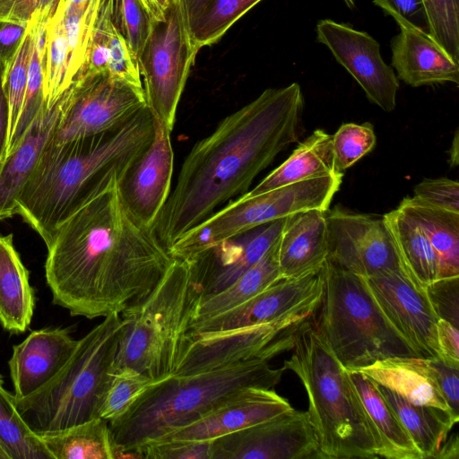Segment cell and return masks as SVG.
I'll return each instance as SVG.
<instances>
[{
  "instance_id": "obj_3",
  "label": "cell",
  "mask_w": 459,
  "mask_h": 459,
  "mask_svg": "<svg viewBox=\"0 0 459 459\" xmlns=\"http://www.w3.org/2000/svg\"><path fill=\"white\" fill-rule=\"evenodd\" d=\"M154 125L146 105L114 130L59 144L49 141L17 198L16 214L48 247L62 222L114 178L120 180L144 153Z\"/></svg>"
},
{
  "instance_id": "obj_28",
  "label": "cell",
  "mask_w": 459,
  "mask_h": 459,
  "mask_svg": "<svg viewBox=\"0 0 459 459\" xmlns=\"http://www.w3.org/2000/svg\"><path fill=\"white\" fill-rule=\"evenodd\" d=\"M402 266L420 288L439 280V260L420 224L401 208L383 215Z\"/></svg>"
},
{
  "instance_id": "obj_8",
  "label": "cell",
  "mask_w": 459,
  "mask_h": 459,
  "mask_svg": "<svg viewBox=\"0 0 459 459\" xmlns=\"http://www.w3.org/2000/svg\"><path fill=\"white\" fill-rule=\"evenodd\" d=\"M319 276L322 294L315 324L345 369L391 357L420 358L382 312L361 276L327 259Z\"/></svg>"
},
{
  "instance_id": "obj_58",
  "label": "cell",
  "mask_w": 459,
  "mask_h": 459,
  "mask_svg": "<svg viewBox=\"0 0 459 459\" xmlns=\"http://www.w3.org/2000/svg\"><path fill=\"white\" fill-rule=\"evenodd\" d=\"M0 459H10L8 455L4 452V450L0 446Z\"/></svg>"
},
{
  "instance_id": "obj_26",
  "label": "cell",
  "mask_w": 459,
  "mask_h": 459,
  "mask_svg": "<svg viewBox=\"0 0 459 459\" xmlns=\"http://www.w3.org/2000/svg\"><path fill=\"white\" fill-rule=\"evenodd\" d=\"M347 371L372 428L379 458L422 459L377 383L359 370Z\"/></svg>"
},
{
  "instance_id": "obj_37",
  "label": "cell",
  "mask_w": 459,
  "mask_h": 459,
  "mask_svg": "<svg viewBox=\"0 0 459 459\" xmlns=\"http://www.w3.org/2000/svg\"><path fill=\"white\" fill-rule=\"evenodd\" d=\"M45 96L54 104L70 87V49L61 8L56 5L45 27Z\"/></svg>"
},
{
  "instance_id": "obj_1",
  "label": "cell",
  "mask_w": 459,
  "mask_h": 459,
  "mask_svg": "<svg viewBox=\"0 0 459 459\" xmlns=\"http://www.w3.org/2000/svg\"><path fill=\"white\" fill-rule=\"evenodd\" d=\"M118 178L62 222L47 247L52 302L88 319L144 299L174 259L126 210Z\"/></svg>"
},
{
  "instance_id": "obj_19",
  "label": "cell",
  "mask_w": 459,
  "mask_h": 459,
  "mask_svg": "<svg viewBox=\"0 0 459 459\" xmlns=\"http://www.w3.org/2000/svg\"><path fill=\"white\" fill-rule=\"evenodd\" d=\"M285 219L225 239L188 261L203 297L224 290L255 264L279 238Z\"/></svg>"
},
{
  "instance_id": "obj_14",
  "label": "cell",
  "mask_w": 459,
  "mask_h": 459,
  "mask_svg": "<svg viewBox=\"0 0 459 459\" xmlns=\"http://www.w3.org/2000/svg\"><path fill=\"white\" fill-rule=\"evenodd\" d=\"M211 459H321L307 411L291 409L212 441Z\"/></svg>"
},
{
  "instance_id": "obj_18",
  "label": "cell",
  "mask_w": 459,
  "mask_h": 459,
  "mask_svg": "<svg viewBox=\"0 0 459 459\" xmlns=\"http://www.w3.org/2000/svg\"><path fill=\"white\" fill-rule=\"evenodd\" d=\"M170 133L155 118L152 143L118 181L123 204L151 230L170 194L174 164Z\"/></svg>"
},
{
  "instance_id": "obj_16",
  "label": "cell",
  "mask_w": 459,
  "mask_h": 459,
  "mask_svg": "<svg viewBox=\"0 0 459 459\" xmlns=\"http://www.w3.org/2000/svg\"><path fill=\"white\" fill-rule=\"evenodd\" d=\"M316 32L317 41L355 79L370 102L385 112L395 108L399 79L382 58L380 45L374 38L330 19L319 21Z\"/></svg>"
},
{
  "instance_id": "obj_57",
  "label": "cell",
  "mask_w": 459,
  "mask_h": 459,
  "mask_svg": "<svg viewBox=\"0 0 459 459\" xmlns=\"http://www.w3.org/2000/svg\"><path fill=\"white\" fill-rule=\"evenodd\" d=\"M346 6L350 9H353L356 6L355 0H342Z\"/></svg>"
},
{
  "instance_id": "obj_38",
  "label": "cell",
  "mask_w": 459,
  "mask_h": 459,
  "mask_svg": "<svg viewBox=\"0 0 459 459\" xmlns=\"http://www.w3.org/2000/svg\"><path fill=\"white\" fill-rule=\"evenodd\" d=\"M262 0H211L188 29L193 47L198 52L221 39L247 12Z\"/></svg>"
},
{
  "instance_id": "obj_31",
  "label": "cell",
  "mask_w": 459,
  "mask_h": 459,
  "mask_svg": "<svg viewBox=\"0 0 459 459\" xmlns=\"http://www.w3.org/2000/svg\"><path fill=\"white\" fill-rule=\"evenodd\" d=\"M422 228L439 260V279L459 277V213L405 197L398 205Z\"/></svg>"
},
{
  "instance_id": "obj_43",
  "label": "cell",
  "mask_w": 459,
  "mask_h": 459,
  "mask_svg": "<svg viewBox=\"0 0 459 459\" xmlns=\"http://www.w3.org/2000/svg\"><path fill=\"white\" fill-rule=\"evenodd\" d=\"M377 143L374 127L370 123L342 124L332 135L334 164L342 173L363 156L371 152Z\"/></svg>"
},
{
  "instance_id": "obj_42",
  "label": "cell",
  "mask_w": 459,
  "mask_h": 459,
  "mask_svg": "<svg viewBox=\"0 0 459 459\" xmlns=\"http://www.w3.org/2000/svg\"><path fill=\"white\" fill-rule=\"evenodd\" d=\"M112 22L138 58L150 36L152 22L142 0H111Z\"/></svg>"
},
{
  "instance_id": "obj_45",
  "label": "cell",
  "mask_w": 459,
  "mask_h": 459,
  "mask_svg": "<svg viewBox=\"0 0 459 459\" xmlns=\"http://www.w3.org/2000/svg\"><path fill=\"white\" fill-rule=\"evenodd\" d=\"M414 197L435 207L459 213V183L446 178H426L413 190Z\"/></svg>"
},
{
  "instance_id": "obj_52",
  "label": "cell",
  "mask_w": 459,
  "mask_h": 459,
  "mask_svg": "<svg viewBox=\"0 0 459 459\" xmlns=\"http://www.w3.org/2000/svg\"><path fill=\"white\" fill-rule=\"evenodd\" d=\"M378 6L384 11L393 10L408 20L422 12L421 0H384Z\"/></svg>"
},
{
  "instance_id": "obj_7",
  "label": "cell",
  "mask_w": 459,
  "mask_h": 459,
  "mask_svg": "<svg viewBox=\"0 0 459 459\" xmlns=\"http://www.w3.org/2000/svg\"><path fill=\"white\" fill-rule=\"evenodd\" d=\"M202 297L189 263L174 259L153 290L120 313L128 323L114 368L129 367L154 381L174 375Z\"/></svg>"
},
{
  "instance_id": "obj_48",
  "label": "cell",
  "mask_w": 459,
  "mask_h": 459,
  "mask_svg": "<svg viewBox=\"0 0 459 459\" xmlns=\"http://www.w3.org/2000/svg\"><path fill=\"white\" fill-rule=\"evenodd\" d=\"M58 0H0V19L28 24L33 15Z\"/></svg>"
},
{
  "instance_id": "obj_15",
  "label": "cell",
  "mask_w": 459,
  "mask_h": 459,
  "mask_svg": "<svg viewBox=\"0 0 459 459\" xmlns=\"http://www.w3.org/2000/svg\"><path fill=\"white\" fill-rule=\"evenodd\" d=\"M378 307L421 359H439L436 314L426 290L402 270L362 277Z\"/></svg>"
},
{
  "instance_id": "obj_9",
  "label": "cell",
  "mask_w": 459,
  "mask_h": 459,
  "mask_svg": "<svg viewBox=\"0 0 459 459\" xmlns=\"http://www.w3.org/2000/svg\"><path fill=\"white\" fill-rule=\"evenodd\" d=\"M342 176L307 178L250 197L242 195L186 232L181 245L188 254L198 255L225 239L291 214L327 211Z\"/></svg>"
},
{
  "instance_id": "obj_34",
  "label": "cell",
  "mask_w": 459,
  "mask_h": 459,
  "mask_svg": "<svg viewBox=\"0 0 459 459\" xmlns=\"http://www.w3.org/2000/svg\"><path fill=\"white\" fill-rule=\"evenodd\" d=\"M56 5L39 11L32 17L34 34L25 98L14 133L7 145L5 157L19 143L25 131L47 104L45 96V27Z\"/></svg>"
},
{
  "instance_id": "obj_33",
  "label": "cell",
  "mask_w": 459,
  "mask_h": 459,
  "mask_svg": "<svg viewBox=\"0 0 459 459\" xmlns=\"http://www.w3.org/2000/svg\"><path fill=\"white\" fill-rule=\"evenodd\" d=\"M278 246L279 238L255 264L233 283L218 293L202 297L194 321L230 310L282 279L278 261Z\"/></svg>"
},
{
  "instance_id": "obj_20",
  "label": "cell",
  "mask_w": 459,
  "mask_h": 459,
  "mask_svg": "<svg viewBox=\"0 0 459 459\" xmlns=\"http://www.w3.org/2000/svg\"><path fill=\"white\" fill-rule=\"evenodd\" d=\"M291 409L289 401L278 394L273 388L247 387L197 420L149 443L213 440Z\"/></svg>"
},
{
  "instance_id": "obj_32",
  "label": "cell",
  "mask_w": 459,
  "mask_h": 459,
  "mask_svg": "<svg viewBox=\"0 0 459 459\" xmlns=\"http://www.w3.org/2000/svg\"><path fill=\"white\" fill-rule=\"evenodd\" d=\"M39 436L53 459L117 458L109 424L101 417Z\"/></svg>"
},
{
  "instance_id": "obj_46",
  "label": "cell",
  "mask_w": 459,
  "mask_h": 459,
  "mask_svg": "<svg viewBox=\"0 0 459 459\" xmlns=\"http://www.w3.org/2000/svg\"><path fill=\"white\" fill-rule=\"evenodd\" d=\"M459 277L439 279L426 288L427 295L438 318L458 327Z\"/></svg>"
},
{
  "instance_id": "obj_4",
  "label": "cell",
  "mask_w": 459,
  "mask_h": 459,
  "mask_svg": "<svg viewBox=\"0 0 459 459\" xmlns=\"http://www.w3.org/2000/svg\"><path fill=\"white\" fill-rule=\"evenodd\" d=\"M284 371L269 360L253 359L155 381L108 422L117 458L135 457L136 448L197 420L247 387L273 388Z\"/></svg>"
},
{
  "instance_id": "obj_53",
  "label": "cell",
  "mask_w": 459,
  "mask_h": 459,
  "mask_svg": "<svg viewBox=\"0 0 459 459\" xmlns=\"http://www.w3.org/2000/svg\"><path fill=\"white\" fill-rule=\"evenodd\" d=\"M210 2L211 0H178L187 30Z\"/></svg>"
},
{
  "instance_id": "obj_2",
  "label": "cell",
  "mask_w": 459,
  "mask_h": 459,
  "mask_svg": "<svg viewBox=\"0 0 459 459\" xmlns=\"http://www.w3.org/2000/svg\"><path fill=\"white\" fill-rule=\"evenodd\" d=\"M303 108L299 83L266 89L193 146L152 228L167 250L222 204L247 193L255 178L299 139Z\"/></svg>"
},
{
  "instance_id": "obj_11",
  "label": "cell",
  "mask_w": 459,
  "mask_h": 459,
  "mask_svg": "<svg viewBox=\"0 0 459 459\" xmlns=\"http://www.w3.org/2000/svg\"><path fill=\"white\" fill-rule=\"evenodd\" d=\"M310 316L293 315L214 333H186L174 375H191L253 359L270 360L292 349L297 325Z\"/></svg>"
},
{
  "instance_id": "obj_24",
  "label": "cell",
  "mask_w": 459,
  "mask_h": 459,
  "mask_svg": "<svg viewBox=\"0 0 459 459\" xmlns=\"http://www.w3.org/2000/svg\"><path fill=\"white\" fill-rule=\"evenodd\" d=\"M327 255L326 211L313 209L286 217L278 246L282 279L317 273Z\"/></svg>"
},
{
  "instance_id": "obj_22",
  "label": "cell",
  "mask_w": 459,
  "mask_h": 459,
  "mask_svg": "<svg viewBox=\"0 0 459 459\" xmlns=\"http://www.w3.org/2000/svg\"><path fill=\"white\" fill-rule=\"evenodd\" d=\"M77 342L69 328L47 327L32 331L14 345L8 361L14 397L24 398L51 380L68 361Z\"/></svg>"
},
{
  "instance_id": "obj_25",
  "label": "cell",
  "mask_w": 459,
  "mask_h": 459,
  "mask_svg": "<svg viewBox=\"0 0 459 459\" xmlns=\"http://www.w3.org/2000/svg\"><path fill=\"white\" fill-rule=\"evenodd\" d=\"M356 370L414 404L452 411L427 359L391 357Z\"/></svg>"
},
{
  "instance_id": "obj_5",
  "label": "cell",
  "mask_w": 459,
  "mask_h": 459,
  "mask_svg": "<svg viewBox=\"0 0 459 459\" xmlns=\"http://www.w3.org/2000/svg\"><path fill=\"white\" fill-rule=\"evenodd\" d=\"M314 314L294 333L292 354L282 364L302 383L321 459L379 458L375 436L345 369L317 331Z\"/></svg>"
},
{
  "instance_id": "obj_6",
  "label": "cell",
  "mask_w": 459,
  "mask_h": 459,
  "mask_svg": "<svg viewBox=\"0 0 459 459\" xmlns=\"http://www.w3.org/2000/svg\"><path fill=\"white\" fill-rule=\"evenodd\" d=\"M128 323L111 313L82 339L62 369L35 393L15 398L17 410L38 435L67 429L100 415L121 337Z\"/></svg>"
},
{
  "instance_id": "obj_30",
  "label": "cell",
  "mask_w": 459,
  "mask_h": 459,
  "mask_svg": "<svg viewBox=\"0 0 459 459\" xmlns=\"http://www.w3.org/2000/svg\"><path fill=\"white\" fill-rule=\"evenodd\" d=\"M377 385L407 430L422 459H437L459 417L450 411L414 404L377 383Z\"/></svg>"
},
{
  "instance_id": "obj_51",
  "label": "cell",
  "mask_w": 459,
  "mask_h": 459,
  "mask_svg": "<svg viewBox=\"0 0 459 459\" xmlns=\"http://www.w3.org/2000/svg\"><path fill=\"white\" fill-rule=\"evenodd\" d=\"M4 66L0 64V170L5 160L8 134V108L3 87Z\"/></svg>"
},
{
  "instance_id": "obj_39",
  "label": "cell",
  "mask_w": 459,
  "mask_h": 459,
  "mask_svg": "<svg viewBox=\"0 0 459 459\" xmlns=\"http://www.w3.org/2000/svg\"><path fill=\"white\" fill-rule=\"evenodd\" d=\"M33 34L34 26L33 19L31 18L27 35L18 52L12 63L4 69L3 87L8 108L7 145L14 133L23 106L33 44Z\"/></svg>"
},
{
  "instance_id": "obj_49",
  "label": "cell",
  "mask_w": 459,
  "mask_h": 459,
  "mask_svg": "<svg viewBox=\"0 0 459 459\" xmlns=\"http://www.w3.org/2000/svg\"><path fill=\"white\" fill-rule=\"evenodd\" d=\"M29 23L25 24L0 19V64L4 68L12 63L18 52L27 35Z\"/></svg>"
},
{
  "instance_id": "obj_23",
  "label": "cell",
  "mask_w": 459,
  "mask_h": 459,
  "mask_svg": "<svg viewBox=\"0 0 459 459\" xmlns=\"http://www.w3.org/2000/svg\"><path fill=\"white\" fill-rule=\"evenodd\" d=\"M68 89L51 106H46L5 157L0 170V221L16 214L17 198L35 169L61 119Z\"/></svg>"
},
{
  "instance_id": "obj_21",
  "label": "cell",
  "mask_w": 459,
  "mask_h": 459,
  "mask_svg": "<svg viewBox=\"0 0 459 459\" xmlns=\"http://www.w3.org/2000/svg\"><path fill=\"white\" fill-rule=\"evenodd\" d=\"M400 27L392 40V67L411 87L459 83V63L428 32L393 10L385 11Z\"/></svg>"
},
{
  "instance_id": "obj_35",
  "label": "cell",
  "mask_w": 459,
  "mask_h": 459,
  "mask_svg": "<svg viewBox=\"0 0 459 459\" xmlns=\"http://www.w3.org/2000/svg\"><path fill=\"white\" fill-rule=\"evenodd\" d=\"M0 446L10 459H53L41 437L26 424L15 397L4 387L0 374Z\"/></svg>"
},
{
  "instance_id": "obj_56",
  "label": "cell",
  "mask_w": 459,
  "mask_h": 459,
  "mask_svg": "<svg viewBox=\"0 0 459 459\" xmlns=\"http://www.w3.org/2000/svg\"><path fill=\"white\" fill-rule=\"evenodd\" d=\"M449 165L451 168H455L459 162V133L458 130L455 131L454 138L452 140V144L449 150Z\"/></svg>"
},
{
  "instance_id": "obj_12",
  "label": "cell",
  "mask_w": 459,
  "mask_h": 459,
  "mask_svg": "<svg viewBox=\"0 0 459 459\" xmlns=\"http://www.w3.org/2000/svg\"><path fill=\"white\" fill-rule=\"evenodd\" d=\"M67 89V102L50 140L56 144L114 130L146 106L143 91L108 74L82 76Z\"/></svg>"
},
{
  "instance_id": "obj_41",
  "label": "cell",
  "mask_w": 459,
  "mask_h": 459,
  "mask_svg": "<svg viewBox=\"0 0 459 459\" xmlns=\"http://www.w3.org/2000/svg\"><path fill=\"white\" fill-rule=\"evenodd\" d=\"M428 33L459 63V0H421Z\"/></svg>"
},
{
  "instance_id": "obj_17",
  "label": "cell",
  "mask_w": 459,
  "mask_h": 459,
  "mask_svg": "<svg viewBox=\"0 0 459 459\" xmlns=\"http://www.w3.org/2000/svg\"><path fill=\"white\" fill-rule=\"evenodd\" d=\"M322 283L317 273L281 279L253 298L223 313L194 321L187 333H214L271 323L317 310Z\"/></svg>"
},
{
  "instance_id": "obj_10",
  "label": "cell",
  "mask_w": 459,
  "mask_h": 459,
  "mask_svg": "<svg viewBox=\"0 0 459 459\" xmlns=\"http://www.w3.org/2000/svg\"><path fill=\"white\" fill-rule=\"evenodd\" d=\"M197 51L192 45L178 0L163 21L153 22L138 58L146 105L170 132Z\"/></svg>"
},
{
  "instance_id": "obj_54",
  "label": "cell",
  "mask_w": 459,
  "mask_h": 459,
  "mask_svg": "<svg viewBox=\"0 0 459 459\" xmlns=\"http://www.w3.org/2000/svg\"><path fill=\"white\" fill-rule=\"evenodd\" d=\"M173 0H142L152 22L163 21Z\"/></svg>"
},
{
  "instance_id": "obj_36",
  "label": "cell",
  "mask_w": 459,
  "mask_h": 459,
  "mask_svg": "<svg viewBox=\"0 0 459 459\" xmlns=\"http://www.w3.org/2000/svg\"><path fill=\"white\" fill-rule=\"evenodd\" d=\"M100 0H58L70 49L71 84L80 78L88 61L91 34Z\"/></svg>"
},
{
  "instance_id": "obj_55",
  "label": "cell",
  "mask_w": 459,
  "mask_h": 459,
  "mask_svg": "<svg viewBox=\"0 0 459 459\" xmlns=\"http://www.w3.org/2000/svg\"><path fill=\"white\" fill-rule=\"evenodd\" d=\"M459 457V442L456 434L447 437L442 446L437 459H458Z\"/></svg>"
},
{
  "instance_id": "obj_44",
  "label": "cell",
  "mask_w": 459,
  "mask_h": 459,
  "mask_svg": "<svg viewBox=\"0 0 459 459\" xmlns=\"http://www.w3.org/2000/svg\"><path fill=\"white\" fill-rule=\"evenodd\" d=\"M212 441L169 440L145 444L134 450L138 458L211 459Z\"/></svg>"
},
{
  "instance_id": "obj_40",
  "label": "cell",
  "mask_w": 459,
  "mask_h": 459,
  "mask_svg": "<svg viewBox=\"0 0 459 459\" xmlns=\"http://www.w3.org/2000/svg\"><path fill=\"white\" fill-rule=\"evenodd\" d=\"M154 382L132 368H114L100 417L108 422L117 420Z\"/></svg>"
},
{
  "instance_id": "obj_50",
  "label": "cell",
  "mask_w": 459,
  "mask_h": 459,
  "mask_svg": "<svg viewBox=\"0 0 459 459\" xmlns=\"http://www.w3.org/2000/svg\"><path fill=\"white\" fill-rule=\"evenodd\" d=\"M437 340L439 359L446 365L459 369V330L447 320L438 318Z\"/></svg>"
},
{
  "instance_id": "obj_59",
  "label": "cell",
  "mask_w": 459,
  "mask_h": 459,
  "mask_svg": "<svg viewBox=\"0 0 459 459\" xmlns=\"http://www.w3.org/2000/svg\"><path fill=\"white\" fill-rule=\"evenodd\" d=\"M381 1H383V0H373V2L375 3V4H379Z\"/></svg>"
},
{
  "instance_id": "obj_27",
  "label": "cell",
  "mask_w": 459,
  "mask_h": 459,
  "mask_svg": "<svg viewBox=\"0 0 459 459\" xmlns=\"http://www.w3.org/2000/svg\"><path fill=\"white\" fill-rule=\"evenodd\" d=\"M35 307L30 273L13 244V235H0V324L10 333H24Z\"/></svg>"
},
{
  "instance_id": "obj_47",
  "label": "cell",
  "mask_w": 459,
  "mask_h": 459,
  "mask_svg": "<svg viewBox=\"0 0 459 459\" xmlns=\"http://www.w3.org/2000/svg\"><path fill=\"white\" fill-rule=\"evenodd\" d=\"M428 362L450 410L459 416V369L446 365L440 359H428Z\"/></svg>"
},
{
  "instance_id": "obj_29",
  "label": "cell",
  "mask_w": 459,
  "mask_h": 459,
  "mask_svg": "<svg viewBox=\"0 0 459 459\" xmlns=\"http://www.w3.org/2000/svg\"><path fill=\"white\" fill-rule=\"evenodd\" d=\"M339 173L334 164L332 135L323 129H316L286 160L244 195L255 196L307 178Z\"/></svg>"
},
{
  "instance_id": "obj_13",
  "label": "cell",
  "mask_w": 459,
  "mask_h": 459,
  "mask_svg": "<svg viewBox=\"0 0 459 459\" xmlns=\"http://www.w3.org/2000/svg\"><path fill=\"white\" fill-rule=\"evenodd\" d=\"M326 224L327 260L333 264L361 277L403 270L383 216L335 206L326 211Z\"/></svg>"
}]
</instances>
